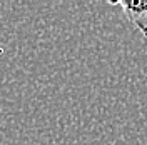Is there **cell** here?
<instances>
[{"instance_id":"1","label":"cell","mask_w":147,"mask_h":145,"mask_svg":"<svg viewBox=\"0 0 147 145\" xmlns=\"http://www.w3.org/2000/svg\"><path fill=\"white\" fill-rule=\"evenodd\" d=\"M109 3L120 7L129 22L147 37V0H110Z\"/></svg>"}]
</instances>
